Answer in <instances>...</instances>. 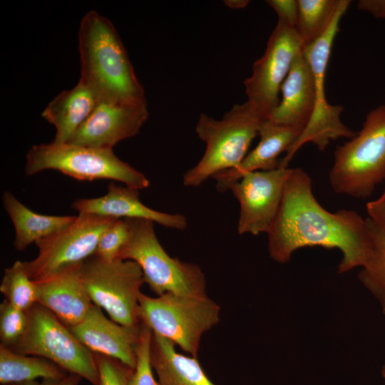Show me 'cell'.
<instances>
[{"label":"cell","instance_id":"cell-1","mask_svg":"<svg viewBox=\"0 0 385 385\" xmlns=\"http://www.w3.org/2000/svg\"><path fill=\"white\" fill-rule=\"evenodd\" d=\"M267 235L270 256L281 264L305 247L339 250L340 274L363 267L371 250L367 219L351 210H327L317 200L312 179L302 168H292Z\"/></svg>","mask_w":385,"mask_h":385},{"label":"cell","instance_id":"cell-2","mask_svg":"<svg viewBox=\"0 0 385 385\" xmlns=\"http://www.w3.org/2000/svg\"><path fill=\"white\" fill-rule=\"evenodd\" d=\"M78 46L81 78L100 100L147 103L126 49L112 22L94 10L82 18Z\"/></svg>","mask_w":385,"mask_h":385},{"label":"cell","instance_id":"cell-3","mask_svg":"<svg viewBox=\"0 0 385 385\" xmlns=\"http://www.w3.org/2000/svg\"><path fill=\"white\" fill-rule=\"evenodd\" d=\"M265 120L247 101L233 106L220 120L202 113L195 131L205 143V151L198 163L184 174L183 185L198 187L217 173L237 167Z\"/></svg>","mask_w":385,"mask_h":385},{"label":"cell","instance_id":"cell-4","mask_svg":"<svg viewBox=\"0 0 385 385\" xmlns=\"http://www.w3.org/2000/svg\"><path fill=\"white\" fill-rule=\"evenodd\" d=\"M384 180L385 105H381L366 114L353 138L337 147L329 181L336 193L364 199Z\"/></svg>","mask_w":385,"mask_h":385},{"label":"cell","instance_id":"cell-5","mask_svg":"<svg viewBox=\"0 0 385 385\" xmlns=\"http://www.w3.org/2000/svg\"><path fill=\"white\" fill-rule=\"evenodd\" d=\"M129 235L118 259L138 264L144 281L157 296L165 293L202 297L206 294V279L200 267L170 256L155 235L153 222L126 219Z\"/></svg>","mask_w":385,"mask_h":385},{"label":"cell","instance_id":"cell-6","mask_svg":"<svg viewBox=\"0 0 385 385\" xmlns=\"http://www.w3.org/2000/svg\"><path fill=\"white\" fill-rule=\"evenodd\" d=\"M220 312L219 304L207 295L151 297L142 293L139 298L140 322L195 357L202 336L220 322Z\"/></svg>","mask_w":385,"mask_h":385},{"label":"cell","instance_id":"cell-7","mask_svg":"<svg viewBox=\"0 0 385 385\" xmlns=\"http://www.w3.org/2000/svg\"><path fill=\"white\" fill-rule=\"evenodd\" d=\"M46 170H58L81 181H119L138 190L150 185L143 173L119 159L111 148L53 142L31 146L26 155L25 174Z\"/></svg>","mask_w":385,"mask_h":385},{"label":"cell","instance_id":"cell-8","mask_svg":"<svg viewBox=\"0 0 385 385\" xmlns=\"http://www.w3.org/2000/svg\"><path fill=\"white\" fill-rule=\"evenodd\" d=\"M27 315L26 330L11 349L48 359L65 371L99 385L95 354L78 341L68 326L38 303L27 311Z\"/></svg>","mask_w":385,"mask_h":385},{"label":"cell","instance_id":"cell-9","mask_svg":"<svg viewBox=\"0 0 385 385\" xmlns=\"http://www.w3.org/2000/svg\"><path fill=\"white\" fill-rule=\"evenodd\" d=\"M81 277L93 304L104 309L110 319L127 327H140L139 298L145 281L137 262L104 260L93 255L82 263Z\"/></svg>","mask_w":385,"mask_h":385},{"label":"cell","instance_id":"cell-10","mask_svg":"<svg viewBox=\"0 0 385 385\" xmlns=\"http://www.w3.org/2000/svg\"><path fill=\"white\" fill-rule=\"evenodd\" d=\"M351 1L346 0L337 14L326 33L317 41L305 47L303 53L308 61L315 81V104L312 115L302 133L280 159L279 166L287 168L297 151L311 143L320 150L326 149L331 140L351 138L356 134L341 120L344 108L331 105L325 95V76L334 41L339 31V21L348 9Z\"/></svg>","mask_w":385,"mask_h":385},{"label":"cell","instance_id":"cell-11","mask_svg":"<svg viewBox=\"0 0 385 385\" xmlns=\"http://www.w3.org/2000/svg\"><path fill=\"white\" fill-rule=\"evenodd\" d=\"M116 218L94 214H78L73 222L38 240L37 256L24 262L34 281L42 280L61 270L82 264L95 254L103 232Z\"/></svg>","mask_w":385,"mask_h":385},{"label":"cell","instance_id":"cell-12","mask_svg":"<svg viewBox=\"0 0 385 385\" xmlns=\"http://www.w3.org/2000/svg\"><path fill=\"white\" fill-rule=\"evenodd\" d=\"M304 45L296 29L278 22L263 55L252 66L244 82L247 101L264 119H268L279 103L281 87Z\"/></svg>","mask_w":385,"mask_h":385},{"label":"cell","instance_id":"cell-13","mask_svg":"<svg viewBox=\"0 0 385 385\" xmlns=\"http://www.w3.org/2000/svg\"><path fill=\"white\" fill-rule=\"evenodd\" d=\"M291 171L292 168L279 166L250 172L230 186L228 190L240 204L239 234L267 233L278 212Z\"/></svg>","mask_w":385,"mask_h":385},{"label":"cell","instance_id":"cell-14","mask_svg":"<svg viewBox=\"0 0 385 385\" xmlns=\"http://www.w3.org/2000/svg\"><path fill=\"white\" fill-rule=\"evenodd\" d=\"M148 118L147 103L100 100L68 143L111 148L136 135Z\"/></svg>","mask_w":385,"mask_h":385},{"label":"cell","instance_id":"cell-15","mask_svg":"<svg viewBox=\"0 0 385 385\" xmlns=\"http://www.w3.org/2000/svg\"><path fill=\"white\" fill-rule=\"evenodd\" d=\"M69 329L93 353L116 359L135 369L140 326L133 329L121 325L106 317L100 307L93 304L85 318Z\"/></svg>","mask_w":385,"mask_h":385},{"label":"cell","instance_id":"cell-16","mask_svg":"<svg viewBox=\"0 0 385 385\" xmlns=\"http://www.w3.org/2000/svg\"><path fill=\"white\" fill-rule=\"evenodd\" d=\"M139 190L111 182L106 195L78 199L71 204V207L78 214H94L116 219H143L168 228L178 230L187 228L185 215L163 212L147 207L140 200Z\"/></svg>","mask_w":385,"mask_h":385},{"label":"cell","instance_id":"cell-17","mask_svg":"<svg viewBox=\"0 0 385 385\" xmlns=\"http://www.w3.org/2000/svg\"><path fill=\"white\" fill-rule=\"evenodd\" d=\"M82 264L73 265L35 281L38 303L68 327L80 323L93 304L81 280Z\"/></svg>","mask_w":385,"mask_h":385},{"label":"cell","instance_id":"cell-18","mask_svg":"<svg viewBox=\"0 0 385 385\" xmlns=\"http://www.w3.org/2000/svg\"><path fill=\"white\" fill-rule=\"evenodd\" d=\"M302 131L299 128L276 123L269 119L263 120L259 128L260 141L257 146L237 167L219 173L212 178L216 180L217 190H228L232 183L246 173L279 167L278 157L289 149Z\"/></svg>","mask_w":385,"mask_h":385},{"label":"cell","instance_id":"cell-19","mask_svg":"<svg viewBox=\"0 0 385 385\" xmlns=\"http://www.w3.org/2000/svg\"><path fill=\"white\" fill-rule=\"evenodd\" d=\"M280 93L279 103L268 119L304 130L314 109L315 81L303 51L294 58Z\"/></svg>","mask_w":385,"mask_h":385},{"label":"cell","instance_id":"cell-20","mask_svg":"<svg viewBox=\"0 0 385 385\" xmlns=\"http://www.w3.org/2000/svg\"><path fill=\"white\" fill-rule=\"evenodd\" d=\"M100 98L83 80L59 93L43 109L41 116L56 128L53 140L66 143L96 108Z\"/></svg>","mask_w":385,"mask_h":385},{"label":"cell","instance_id":"cell-21","mask_svg":"<svg viewBox=\"0 0 385 385\" xmlns=\"http://www.w3.org/2000/svg\"><path fill=\"white\" fill-rule=\"evenodd\" d=\"M175 346L153 333L150 360L160 385H215L197 357L178 352Z\"/></svg>","mask_w":385,"mask_h":385},{"label":"cell","instance_id":"cell-22","mask_svg":"<svg viewBox=\"0 0 385 385\" xmlns=\"http://www.w3.org/2000/svg\"><path fill=\"white\" fill-rule=\"evenodd\" d=\"M2 202L13 222L15 229L14 246L19 251L65 227L76 217L36 213L19 201L9 191L4 192Z\"/></svg>","mask_w":385,"mask_h":385},{"label":"cell","instance_id":"cell-23","mask_svg":"<svg viewBox=\"0 0 385 385\" xmlns=\"http://www.w3.org/2000/svg\"><path fill=\"white\" fill-rule=\"evenodd\" d=\"M68 375L58 365L43 357L19 354L0 345V384H14L42 379H59Z\"/></svg>","mask_w":385,"mask_h":385},{"label":"cell","instance_id":"cell-24","mask_svg":"<svg viewBox=\"0 0 385 385\" xmlns=\"http://www.w3.org/2000/svg\"><path fill=\"white\" fill-rule=\"evenodd\" d=\"M297 26L304 48L320 38L328 30L346 0H297Z\"/></svg>","mask_w":385,"mask_h":385},{"label":"cell","instance_id":"cell-25","mask_svg":"<svg viewBox=\"0 0 385 385\" xmlns=\"http://www.w3.org/2000/svg\"><path fill=\"white\" fill-rule=\"evenodd\" d=\"M367 219L371 250L359 279L377 299L385 314V228Z\"/></svg>","mask_w":385,"mask_h":385},{"label":"cell","instance_id":"cell-26","mask_svg":"<svg viewBox=\"0 0 385 385\" xmlns=\"http://www.w3.org/2000/svg\"><path fill=\"white\" fill-rule=\"evenodd\" d=\"M0 292L5 300L25 312L38 303L36 283L28 274L24 262L20 260L4 270Z\"/></svg>","mask_w":385,"mask_h":385},{"label":"cell","instance_id":"cell-27","mask_svg":"<svg viewBox=\"0 0 385 385\" xmlns=\"http://www.w3.org/2000/svg\"><path fill=\"white\" fill-rule=\"evenodd\" d=\"M153 332L140 323L139 340L136 349V365L129 385H160L154 377L150 360Z\"/></svg>","mask_w":385,"mask_h":385},{"label":"cell","instance_id":"cell-28","mask_svg":"<svg viewBox=\"0 0 385 385\" xmlns=\"http://www.w3.org/2000/svg\"><path fill=\"white\" fill-rule=\"evenodd\" d=\"M28 322L27 312L13 306L6 300L0 304L1 344L11 347L23 336Z\"/></svg>","mask_w":385,"mask_h":385},{"label":"cell","instance_id":"cell-29","mask_svg":"<svg viewBox=\"0 0 385 385\" xmlns=\"http://www.w3.org/2000/svg\"><path fill=\"white\" fill-rule=\"evenodd\" d=\"M128 235L127 220L116 219L101 235L94 255L104 260L118 259Z\"/></svg>","mask_w":385,"mask_h":385},{"label":"cell","instance_id":"cell-30","mask_svg":"<svg viewBox=\"0 0 385 385\" xmlns=\"http://www.w3.org/2000/svg\"><path fill=\"white\" fill-rule=\"evenodd\" d=\"M99 385H129L133 369L108 356L95 354Z\"/></svg>","mask_w":385,"mask_h":385},{"label":"cell","instance_id":"cell-31","mask_svg":"<svg viewBox=\"0 0 385 385\" xmlns=\"http://www.w3.org/2000/svg\"><path fill=\"white\" fill-rule=\"evenodd\" d=\"M266 2L277 14L278 22L297 30L299 14L297 0H267Z\"/></svg>","mask_w":385,"mask_h":385},{"label":"cell","instance_id":"cell-32","mask_svg":"<svg viewBox=\"0 0 385 385\" xmlns=\"http://www.w3.org/2000/svg\"><path fill=\"white\" fill-rule=\"evenodd\" d=\"M366 208L368 217L385 228V185L381 195L376 199L368 202Z\"/></svg>","mask_w":385,"mask_h":385},{"label":"cell","instance_id":"cell-33","mask_svg":"<svg viewBox=\"0 0 385 385\" xmlns=\"http://www.w3.org/2000/svg\"><path fill=\"white\" fill-rule=\"evenodd\" d=\"M357 7L375 18L385 19V0H359Z\"/></svg>","mask_w":385,"mask_h":385},{"label":"cell","instance_id":"cell-34","mask_svg":"<svg viewBox=\"0 0 385 385\" xmlns=\"http://www.w3.org/2000/svg\"><path fill=\"white\" fill-rule=\"evenodd\" d=\"M81 378L76 374H68L59 379H42L41 381H31L14 384L12 385H78Z\"/></svg>","mask_w":385,"mask_h":385},{"label":"cell","instance_id":"cell-35","mask_svg":"<svg viewBox=\"0 0 385 385\" xmlns=\"http://www.w3.org/2000/svg\"><path fill=\"white\" fill-rule=\"evenodd\" d=\"M249 3V1L245 0H235V1H226L225 4L230 7L233 9H240L245 7Z\"/></svg>","mask_w":385,"mask_h":385},{"label":"cell","instance_id":"cell-36","mask_svg":"<svg viewBox=\"0 0 385 385\" xmlns=\"http://www.w3.org/2000/svg\"><path fill=\"white\" fill-rule=\"evenodd\" d=\"M381 374H382V376L385 379V365L382 367Z\"/></svg>","mask_w":385,"mask_h":385}]
</instances>
